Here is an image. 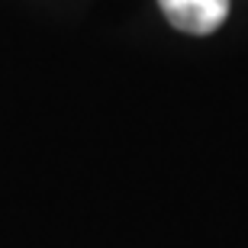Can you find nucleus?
<instances>
[{
  "label": "nucleus",
  "instance_id": "obj_1",
  "mask_svg": "<svg viewBox=\"0 0 248 248\" xmlns=\"http://www.w3.org/2000/svg\"><path fill=\"white\" fill-rule=\"evenodd\" d=\"M168 23L190 36H206L229 16V0H158Z\"/></svg>",
  "mask_w": 248,
  "mask_h": 248
}]
</instances>
